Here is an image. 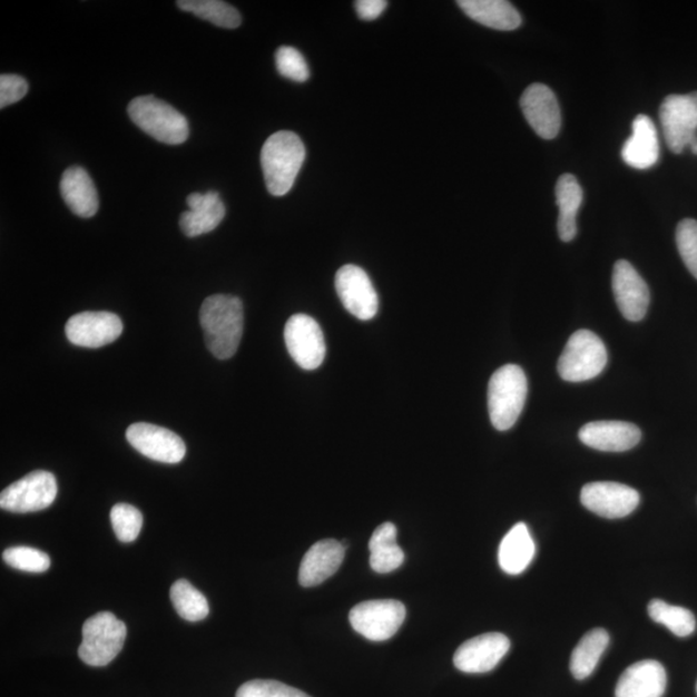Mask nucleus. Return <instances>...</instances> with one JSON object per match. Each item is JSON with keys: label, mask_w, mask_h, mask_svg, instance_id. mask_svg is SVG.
I'll list each match as a JSON object with an SVG mask.
<instances>
[{"label": "nucleus", "mask_w": 697, "mask_h": 697, "mask_svg": "<svg viewBox=\"0 0 697 697\" xmlns=\"http://www.w3.org/2000/svg\"><path fill=\"white\" fill-rule=\"evenodd\" d=\"M199 321L208 351L217 360L233 359L245 326L240 298L232 295L207 297L200 306Z\"/></svg>", "instance_id": "obj_1"}, {"label": "nucleus", "mask_w": 697, "mask_h": 697, "mask_svg": "<svg viewBox=\"0 0 697 697\" xmlns=\"http://www.w3.org/2000/svg\"><path fill=\"white\" fill-rule=\"evenodd\" d=\"M305 157V146L294 132L279 131L265 141L262 167L266 188L272 196H286L296 181Z\"/></svg>", "instance_id": "obj_2"}, {"label": "nucleus", "mask_w": 697, "mask_h": 697, "mask_svg": "<svg viewBox=\"0 0 697 697\" xmlns=\"http://www.w3.org/2000/svg\"><path fill=\"white\" fill-rule=\"evenodd\" d=\"M527 377L516 364L500 367L489 383V413L491 423L500 432L509 431L520 419L524 408Z\"/></svg>", "instance_id": "obj_3"}, {"label": "nucleus", "mask_w": 697, "mask_h": 697, "mask_svg": "<svg viewBox=\"0 0 697 697\" xmlns=\"http://www.w3.org/2000/svg\"><path fill=\"white\" fill-rule=\"evenodd\" d=\"M128 116L146 135L168 145L188 140V120L171 105L154 96L136 97L128 105Z\"/></svg>", "instance_id": "obj_4"}, {"label": "nucleus", "mask_w": 697, "mask_h": 697, "mask_svg": "<svg viewBox=\"0 0 697 697\" xmlns=\"http://www.w3.org/2000/svg\"><path fill=\"white\" fill-rule=\"evenodd\" d=\"M82 635L79 658L89 667H105L115 660L124 648L127 627L116 615L100 612L85 622Z\"/></svg>", "instance_id": "obj_5"}, {"label": "nucleus", "mask_w": 697, "mask_h": 697, "mask_svg": "<svg viewBox=\"0 0 697 697\" xmlns=\"http://www.w3.org/2000/svg\"><path fill=\"white\" fill-rule=\"evenodd\" d=\"M607 351L595 332H575L558 361V374L569 383H582L602 374L607 364Z\"/></svg>", "instance_id": "obj_6"}, {"label": "nucleus", "mask_w": 697, "mask_h": 697, "mask_svg": "<svg viewBox=\"0 0 697 697\" xmlns=\"http://www.w3.org/2000/svg\"><path fill=\"white\" fill-rule=\"evenodd\" d=\"M659 116L664 139L673 153H684L697 141V92L666 97Z\"/></svg>", "instance_id": "obj_7"}, {"label": "nucleus", "mask_w": 697, "mask_h": 697, "mask_svg": "<svg viewBox=\"0 0 697 697\" xmlns=\"http://www.w3.org/2000/svg\"><path fill=\"white\" fill-rule=\"evenodd\" d=\"M58 490L52 473L36 470L0 493V508L12 513L39 512L53 504Z\"/></svg>", "instance_id": "obj_8"}, {"label": "nucleus", "mask_w": 697, "mask_h": 697, "mask_svg": "<svg viewBox=\"0 0 697 697\" xmlns=\"http://www.w3.org/2000/svg\"><path fill=\"white\" fill-rule=\"evenodd\" d=\"M406 619V607L395 599H376L355 606L348 615L353 629L364 638L381 642L391 639Z\"/></svg>", "instance_id": "obj_9"}, {"label": "nucleus", "mask_w": 697, "mask_h": 697, "mask_svg": "<svg viewBox=\"0 0 697 697\" xmlns=\"http://www.w3.org/2000/svg\"><path fill=\"white\" fill-rule=\"evenodd\" d=\"M287 351L300 367L318 369L326 356V342L317 321L306 314H295L285 327Z\"/></svg>", "instance_id": "obj_10"}, {"label": "nucleus", "mask_w": 697, "mask_h": 697, "mask_svg": "<svg viewBox=\"0 0 697 697\" xmlns=\"http://www.w3.org/2000/svg\"><path fill=\"white\" fill-rule=\"evenodd\" d=\"M336 292L345 310L361 321L379 312V295L369 274L360 266L345 265L336 273Z\"/></svg>", "instance_id": "obj_11"}, {"label": "nucleus", "mask_w": 697, "mask_h": 697, "mask_svg": "<svg viewBox=\"0 0 697 697\" xmlns=\"http://www.w3.org/2000/svg\"><path fill=\"white\" fill-rule=\"evenodd\" d=\"M581 504L599 517L618 520L635 512L639 505L638 491L616 482H593L583 485Z\"/></svg>", "instance_id": "obj_12"}, {"label": "nucleus", "mask_w": 697, "mask_h": 697, "mask_svg": "<svg viewBox=\"0 0 697 697\" xmlns=\"http://www.w3.org/2000/svg\"><path fill=\"white\" fill-rule=\"evenodd\" d=\"M127 441L141 455L165 464L183 461L186 445L180 436L166 428L137 423L127 429Z\"/></svg>", "instance_id": "obj_13"}, {"label": "nucleus", "mask_w": 697, "mask_h": 697, "mask_svg": "<svg viewBox=\"0 0 697 697\" xmlns=\"http://www.w3.org/2000/svg\"><path fill=\"white\" fill-rule=\"evenodd\" d=\"M124 332V323L115 313L85 312L72 315L65 327L71 344L82 347H102L115 343Z\"/></svg>", "instance_id": "obj_14"}, {"label": "nucleus", "mask_w": 697, "mask_h": 697, "mask_svg": "<svg viewBox=\"0 0 697 697\" xmlns=\"http://www.w3.org/2000/svg\"><path fill=\"white\" fill-rule=\"evenodd\" d=\"M612 289L619 311L630 322H639L646 317L650 306V289L647 283L626 261L613 266Z\"/></svg>", "instance_id": "obj_15"}, {"label": "nucleus", "mask_w": 697, "mask_h": 697, "mask_svg": "<svg viewBox=\"0 0 697 697\" xmlns=\"http://www.w3.org/2000/svg\"><path fill=\"white\" fill-rule=\"evenodd\" d=\"M523 116L541 139L553 140L561 129V109L552 89L534 84L521 97Z\"/></svg>", "instance_id": "obj_16"}, {"label": "nucleus", "mask_w": 697, "mask_h": 697, "mask_svg": "<svg viewBox=\"0 0 697 697\" xmlns=\"http://www.w3.org/2000/svg\"><path fill=\"white\" fill-rule=\"evenodd\" d=\"M510 648V640L501 634H488L467 640L459 647L453 662L469 675L488 673L499 666Z\"/></svg>", "instance_id": "obj_17"}, {"label": "nucleus", "mask_w": 697, "mask_h": 697, "mask_svg": "<svg viewBox=\"0 0 697 697\" xmlns=\"http://www.w3.org/2000/svg\"><path fill=\"white\" fill-rule=\"evenodd\" d=\"M579 438L590 449L626 452L636 448L642 433L637 425L626 421H595L580 429Z\"/></svg>", "instance_id": "obj_18"}, {"label": "nucleus", "mask_w": 697, "mask_h": 697, "mask_svg": "<svg viewBox=\"0 0 697 697\" xmlns=\"http://www.w3.org/2000/svg\"><path fill=\"white\" fill-rule=\"evenodd\" d=\"M345 542L322 540L314 544L300 566L298 581L304 588L320 586L335 575L344 561Z\"/></svg>", "instance_id": "obj_19"}, {"label": "nucleus", "mask_w": 697, "mask_h": 697, "mask_svg": "<svg viewBox=\"0 0 697 697\" xmlns=\"http://www.w3.org/2000/svg\"><path fill=\"white\" fill-rule=\"evenodd\" d=\"M189 210L180 217V228L186 237L196 238L217 228L225 217V206L217 192L193 193L186 199Z\"/></svg>", "instance_id": "obj_20"}, {"label": "nucleus", "mask_w": 697, "mask_h": 697, "mask_svg": "<svg viewBox=\"0 0 697 697\" xmlns=\"http://www.w3.org/2000/svg\"><path fill=\"white\" fill-rule=\"evenodd\" d=\"M667 671L659 661L634 664L616 685V697H662L667 688Z\"/></svg>", "instance_id": "obj_21"}, {"label": "nucleus", "mask_w": 697, "mask_h": 697, "mask_svg": "<svg viewBox=\"0 0 697 697\" xmlns=\"http://www.w3.org/2000/svg\"><path fill=\"white\" fill-rule=\"evenodd\" d=\"M634 134L621 149L622 160L636 169H648L658 164L660 143L651 118L640 115L634 121Z\"/></svg>", "instance_id": "obj_22"}, {"label": "nucleus", "mask_w": 697, "mask_h": 697, "mask_svg": "<svg viewBox=\"0 0 697 697\" xmlns=\"http://www.w3.org/2000/svg\"><path fill=\"white\" fill-rule=\"evenodd\" d=\"M60 192L65 205L79 217H92L99 209L96 186L91 176L82 167H70L63 173Z\"/></svg>", "instance_id": "obj_23"}, {"label": "nucleus", "mask_w": 697, "mask_h": 697, "mask_svg": "<svg viewBox=\"0 0 697 697\" xmlns=\"http://www.w3.org/2000/svg\"><path fill=\"white\" fill-rule=\"evenodd\" d=\"M458 4L470 19L494 30H516L522 23L520 12L505 0H460Z\"/></svg>", "instance_id": "obj_24"}, {"label": "nucleus", "mask_w": 697, "mask_h": 697, "mask_svg": "<svg viewBox=\"0 0 697 697\" xmlns=\"http://www.w3.org/2000/svg\"><path fill=\"white\" fill-rule=\"evenodd\" d=\"M537 553V546L529 527L517 523L502 539L499 548L501 570L509 575H520L530 566Z\"/></svg>", "instance_id": "obj_25"}, {"label": "nucleus", "mask_w": 697, "mask_h": 697, "mask_svg": "<svg viewBox=\"0 0 697 697\" xmlns=\"http://www.w3.org/2000/svg\"><path fill=\"white\" fill-rule=\"evenodd\" d=\"M583 193L578 178L565 174L558 178L556 198L559 208L558 234L563 242H571L578 233V210L581 206Z\"/></svg>", "instance_id": "obj_26"}, {"label": "nucleus", "mask_w": 697, "mask_h": 697, "mask_svg": "<svg viewBox=\"0 0 697 697\" xmlns=\"http://www.w3.org/2000/svg\"><path fill=\"white\" fill-rule=\"evenodd\" d=\"M396 527L383 523L377 527L370 540V565L379 573L393 572L404 562L403 550L396 544Z\"/></svg>", "instance_id": "obj_27"}, {"label": "nucleus", "mask_w": 697, "mask_h": 697, "mask_svg": "<svg viewBox=\"0 0 697 697\" xmlns=\"http://www.w3.org/2000/svg\"><path fill=\"white\" fill-rule=\"evenodd\" d=\"M610 645V636L602 628L590 630L575 647L571 656L570 669L572 676L579 680L587 679L596 670L606 648Z\"/></svg>", "instance_id": "obj_28"}, {"label": "nucleus", "mask_w": 697, "mask_h": 697, "mask_svg": "<svg viewBox=\"0 0 697 697\" xmlns=\"http://www.w3.org/2000/svg\"><path fill=\"white\" fill-rule=\"evenodd\" d=\"M177 6L218 28L237 29L242 23L237 8L222 0H178Z\"/></svg>", "instance_id": "obj_29"}, {"label": "nucleus", "mask_w": 697, "mask_h": 697, "mask_svg": "<svg viewBox=\"0 0 697 697\" xmlns=\"http://www.w3.org/2000/svg\"><path fill=\"white\" fill-rule=\"evenodd\" d=\"M648 615L655 622L667 627L673 635L679 638L691 636L696 629V619L690 610L669 605L661 599H654L648 605Z\"/></svg>", "instance_id": "obj_30"}, {"label": "nucleus", "mask_w": 697, "mask_h": 697, "mask_svg": "<svg viewBox=\"0 0 697 697\" xmlns=\"http://www.w3.org/2000/svg\"><path fill=\"white\" fill-rule=\"evenodd\" d=\"M169 596H171L175 610L184 620L196 622L207 618L209 613L207 598L188 580H177Z\"/></svg>", "instance_id": "obj_31"}, {"label": "nucleus", "mask_w": 697, "mask_h": 697, "mask_svg": "<svg viewBox=\"0 0 697 697\" xmlns=\"http://www.w3.org/2000/svg\"><path fill=\"white\" fill-rule=\"evenodd\" d=\"M112 530L121 542H132L143 529V514L139 509L129 504H117L110 513Z\"/></svg>", "instance_id": "obj_32"}, {"label": "nucleus", "mask_w": 697, "mask_h": 697, "mask_svg": "<svg viewBox=\"0 0 697 697\" xmlns=\"http://www.w3.org/2000/svg\"><path fill=\"white\" fill-rule=\"evenodd\" d=\"M4 562L16 570L40 573L50 569V556L29 547H13L4 550Z\"/></svg>", "instance_id": "obj_33"}, {"label": "nucleus", "mask_w": 697, "mask_h": 697, "mask_svg": "<svg viewBox=\"0 0 697 697\" xmlns=\"http://www.w3.org/2000/svg\"><path fill=\"white\" fill-rule=\"evenodd\" d=\"M278 72L282 77L303 84L310 79V67L302 53L294 47H281L275 55Z\"/></svg>", "instance_id": "obj_34"}, {"label": "nucleus", "mask_w": 697, "mask_h": 697, "mask_svg": "<svg viewBox=\"0 0 697 697\" xmlns=\"http://www.w3.org/2000/svg\"><path fill=\"white\" fill-rule=\"evenodd\" d=\"M677 247L680 257L690 272L697 279V222L693 218H686V220L678 224L676 233Z\"/></svg>", "instance_id": "obj_35"}, {"label": "nucleus", "mask_w": 697, "mask_h": 697, "mask_svg": "<svg viewBox=\"0 0 697 697\" xmlns=\"http://www.w3.org/2000/svg\"><path fill=\"white\" fill-rule=\"evenodd\" d=\"M235 697H311L278 680L255 679L239 687Z\"/></svg>", "instance_id": "obj_36"}, {"label": "nucleus", "mask_w": 697, "mask_h": 697, "mask_svg": "<svg viewBox=\"0 0 697 697\" xmlns=\"http://www.w3.org/2000/svg\"><path fill=\"white\" fill-rule=\"evenodd\" d=\"M28 91L29 86L26 79L14 75H3L0 77V108L4 109L19 102Z\"/></svg>", "instance_id": "obj_37"}, {"label": "nucleus", "mask_w": 697, "mask_h": 697, "mask_svg": "<svg viewBox=\"0 0 697 697\" xmlns=\"http://www.w3.org/2000/svg\"><path fill=\"white\" fill-rule=\"evenodd\" d=\"M385 0H359L355 2V10L362 20H376L386 10Z\"/></svg>", "instance_id": "obj_38"}, {"label": "nucleus", "mask_w": 697, "mask_h": 697, "mask_svg": "<svg viewBox=\"0 0 697 697\" xmlns=\"http://www.w3.org/2000/svg\"><path fill=\"white\" fill-rule=\"evenodd\" d=\"M690 149H691V153L695 154V156H697V141L690 146Z\"/></svg>", "instance_id": "obj_39"}]
</instances>
